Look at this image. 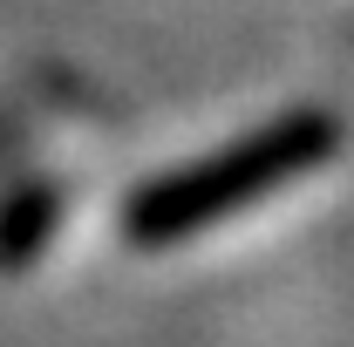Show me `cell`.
Returning <instances> with one entry per match:
<instances>
[{"mask_svg":"<svg viewBox=\"0 0 354 347\" xmlns=\"http://www.w3.org/2000/svg\"><path fill=\"white\" fill-rule=\"evenodd\" d=\"M341 150V116L334 109H286L259 130H245L239 143H225L212 157H191L177 171L136 184L130 205H123V238L136 252H164L184 245L198 232H212L218 218H232L239 205H252L266 191L293 184V177L320 171L327 157Z\"/></svg>","mask_w":354,"mask_h":347,"instance_id":"obj_1","label":"cell"},{"mask_svg":"<svg viewBox=\"0 0 354 347\" xmlns=\"http://www.w3.org/2000/svg\"><path fill=\"white\" fill-rule=\"evenodd\" d=\"M62 205H68V184H55V177H35L0 198V272H21L41 259V245L62 225Z\"/></svg>","mask_w":354,"mask_h":347,"instance_id":"obj_2","label":"cell"},{"mask_svg":"<svg viewBox=\"0 0 354 347\" xmlns=\"http://www.w3.org/2000/svg\"><path fill=\"white\" fill-rule=\"evenodd\" d=\"M7 136H14V123H0V143H7Z\"/></svg>","mask_w":354,"mask_h":347,"instance_id":"obj_3","label":"cell"}]
</instances>
